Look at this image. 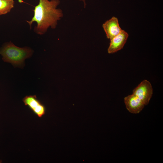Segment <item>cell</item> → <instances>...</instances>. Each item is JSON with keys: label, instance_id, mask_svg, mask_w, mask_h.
Listing matches in <instances>:
<instances>
[{"label": "cell", "instance_id": "3", "mask_svg": "<svg viewBox=\"0 0 163 163\" xmlns=\"http://www.w3.org/2000/svg\"><path fill=\"white\" fill-rule=\"evenodd\" d=\"M133 92L145 105L148 104L152 97L153 89L150 83L144 80L133 90Z\"/></svg>", "mask_w": 163, "mask_h": 163}, {"label": "cell", "instance_id": "5", "mask_svg": "<svg viewBox=\"0 0 163 163\" xmlns=\"http://www.w3.org/2000/svg\"><path fill=\"white\" fill-rule=\"evenodd\" d=\"M128 37V33L122 30L119 34L110 40V45L107 49L108 53L112 54L122 49Z\"/></svg>", "mask_w": 163, "mask_h": 163}, {"label": "cell", "instance_id": "7", "mask_svg": "<svg viewBox=\"0 0 163 163\" xmlns=\"http://www.w3.org/2000/svg\"><path fill=\"white\" fill-rule=\"evenodd\" d=\"M124 102L127 109L133 113H139L145 105L142 101L133 94L125 97Z\"/></svg>", "mask_w": 163, "mask_h": 163}, {"label": "cell", "instance_id": "1", "mask_svg": "<svg viewBox=\"0 0 163 163\" xmlns=\"http://www.w3.org/2000/svg\"><path fill=\"white\" fill-rule=\"evenodd\" d=\"M59 0H39L38 4L35 7L34 15L30 21H26L30 29L32 24L36 22L34 32L40 35L45 34L50 27L55 29L58 21L63 17L62 10L57 8Z\"/></svg>", "mask_w": 163, "mask_h": 163}, {"label": "cell", "instance_id": "4", "mask_svg": "<svg viewBox=\"0 0 163 163\" xmlns=\"http://www.w3.org/2000/svg\"><path fill=\"white\" fill-rule=\"evenodd\" d=\"M23 101L25 105L28 106L38 117L41 118L45 114V106L37 98L36 95L26 96L23 99Z\"/></svg>", "mask_w": 163, "mask_h": 163}, {"label": "cell", "instance_id": "6", "mask_svg": "<svg viewBox=\"0 0 163 163\" xmlns=\"http://www.w3.org/2000/svg\"><path fill=\"white\" fill-rule=\"evenodd\" d=\"M102 27L107 38L110 40L119 34L122 30L118 18L113 16L102 24Z\"/></svg>", "mask_w": 163, "mask_h": 163}, {"label": "cell", "instance_id": "2", "mask_svg": "<svg viewBox=\"0 0 163 163\" xmlns=\"http://www.w3.org/2000/svg\"><path fill=\"white\" fill-rule=\"evenodd\" d=\"M33 52L29 47H20L11 41L5 43L0 48L3 61L11 63L14 67H23L25 60L31 57Z\"/></svg>", "mask_w": 163, "mask_h": 163}, {"label": "cell", "instance_id": "8", "mask_svg": "<svg viewBox=\"0 0 163 163\" xmlns=\"http://www.w3.org/2000/svg\"><path fill=\"white\" fill-rule=\"evenodd\" d=\"M14 4V0H0V15L10 12Z\"/></svg>", "mask_w": 163, "mask_h": 163}, {"label": "cell", "instance_id": "9", "mask_svg": "<svg viewBox=\"0 0 163 163\" xmlns=\"http://www.w3.org/2000/svg\"><path fill=\"white\" fill-rule=\"evenodd\" d=\"M80 1H82L84 3V7L85 8V7L86 5V4L85 2V0H79Z\"/></svg>", "mask_w": 163, "mask_h": 163}]
</instances>
